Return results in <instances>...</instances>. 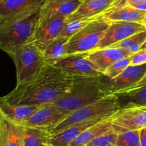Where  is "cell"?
<instances>
[{
    "instance_id": "obj_1",
    "label": "cell",
    "mask_w": 146,
    "mask_h": 146,
    "mask_svg": "<svg viewBox=\"0 0 146 146\" xmlns=\"http://www.w3.org/2000/svg\"><path fill=\"white\" fill-rule=\"evenodd\" d=\"M73 77L54 65L47 64L34 79L17 85L8 95L0 98L16 105H43L54 103L70 91Z\"/></svg>"
},
{
    "instance_id": "obj_2",
    "label": "cell",
    "mask_w": 146,
    "mask_h": 146,
    "mask_svg": "<svg viewBox=\"0 0 146 146\" xmlns=\"http://www.w3.org/2000/svg\"><path fill=\"white\" fill-rule=\"evenodd\" d=\"M41 9L0 18V50L10 55L24 44L30 42Z\"/></svg>"
},
{
    "instance_id": "obj_3",
    "label": "cell",
    "mask_w": 146,
    "mask_h": 146,
    "mask_svg": "<svg viewBox=\"0 0 146 146\" xmlns=\"http://www.w3.org/2000/svg\"><path fill=\"white\" fill-rule=\"evenodd\" d=\"M100 77H73L70 91L52 104L69 114L78 108L102 99L106 95L102 90Z\"/></svg>"
},
{
    "instance_id": "obj_4",
    "label": "cell",
    "mask_w": 146,
    "mask_h": 146,
    "mask_svg": "<svg viewBox=\"0 0 146 146\" xmlns=\"http://www.w3.org/2000/svg\"><path fill=\"white\" fill-rule=\"evenodd\" d=\"M119 110L117 100L113 95L82 107L69 113L64 120L50 130L53 134L74 125L87 123L92 120H102L109 118Z\"/></svg>"
},
{
    "instance_id": "obj_5",
    "label": "cell",
    "mask_w": 146,
    "mask_h": 146,
    "mask_svg": "<svg viewBox=\"0 0 146 146\" xmlns=\"http://www.w3.org/2000/svg\"><path fill=\"white\" fill-rule=\"evenodd\" d=\"M110 22L102 15L88 24L70 37L66 47V55L88 54L96 50Z\"/></svg>"
},
{
    "instance_id": "obj_6",
    "label": "cell",
    "mask_w": 146,
    "mask_h": 146,
    "mask_svg": "<svg viewBox=\"0 0 146 146\" xmlns=\"http://www.w3.org/2000/svg\"><path fill=\"white\" fill-rule=\"evenodd\" d=\"M17 71V85L35 78L46 64L43 53L32 42L24 44L11 54Z\"/></svg>"
},
{
    "instance_id": "obj_7",
    "label": "cell",
    "mask_w": 146,
    "mask_h": 146,
    "mask_svg": "<svg viewBox=\"0 0 146 146\" xmlns=\"http://www.w3.org/2000/svg\"><path fill=\"white\" fill-rule=\"evenodd\" d=\"M145 74L146 64H130L113 79H108L103 75L100 78L104 93L108 96L135 86Z\"/></svg>"
},
{
    "instance_id": "obj_8",
    "label": "cell",
    "mask_w": 146,
    "mask_h": 146,
    "mask_svg": "<svg viewBox=\"0 0 146 146\" xmlns=\"http://www.w3.org/2000/svg\"><path fill=\"white\" fill-rule=\"evenodd\" d=\"M113 129L117 133L146 127V106L118 110L109 117Z\"/></svg>"
},
{
    "instance_id": "obj_9",
    "label": "cell",
    "mask_w": 146,
    "mask_h": 146,
    "mask_svg": "<svg viewBox=\"0 0 146 146\" xmlns=\"http://www.w3.org/2000/svg\"><path fill=\"white\" fill-rule=\"evenodd\" d=\"M67 19L63 17L41 18L40 16L31 42L42 52L51 42L60 36Z\"/></svg>"
},
{
    "instance_id": "obj_10",
    "label": "cell",
    "mask_w": 146,
    "mask_h": 146,
    "mask_svg": "<svg viewBox=\"0 0 146 146\" xmlns=\"http://www.w3.org/2000/svg\"><path fill=\"white\" fill-rule=\"evenodd\" d=\"M72 77H100L102 73L87 58V54H67L54 64Z\"/></svg>"
},
{
    "instance_id": "obj_11",
    "label": "cell",
    "mask_w": 146,
    "mask_h": 146,
    "mask_svg": "<svg viewBox=\"0 0 146 146\" xmlns=\"http://www.w3.org/2000/svg\"><path fill=\"white\" fill-rule=\"evenodd\" d=\"M146 30L143 24L128 22H111L96 50L105 48L138 32Z\"/></svg>"
},
{
    "instance_id": "obj_12",
    "label": "cell",
    "mask_w": 146,
    "mask_h": 146,
    "mask_svg": "<svg viewBox=\"0 0 146 146\" xmlns=\"http://www.w3.org/2000/svg\"><path fill=\"white\" fill-rule=\"evenodd\" d=\"M67 115L52 104H47L39 107L27 120L19 125L44 127L50 130L64 120Z\"/></svg>"
},
{
    "instance_id": "obj_13",
    "label": "cell",
    "mask_w": 146,
    "mask_h": 146,
    "mask_svg": "<svg viewBox=\"0 0 146 146\" xmlns=\"http://www.w3.org/2000/svg\"><path fill=\"white\" fill-rule=\"evenodd\" d=\"M131 54V53L123 48L108 47L88 53L87 58L103 75L104 72L115 62L123 57H129Z\"/></svg>"
},
{
    "instance_id": "obj_14",
    "label": "cell",
    "mask_w": 146,
    "mask_h": 146,
    "mask_svg": "<svg viewBox=\"0 0 146 146\" xmlns=\"http://www.w3.org/2000/svg\"><path fill=\"white\" fill-rule=\"evenodd\" d=\"M123 0H85L75 13L67 20L85 17H98L102 16L115 7Z\"/></svg>"
},
{
    "instance_id": "obj_15",
    "label": "cell",
    "mask_w": 146,
    "mask_h": 146,
    "mask_svg": "<svg viewBox=\"0 0 146 146\" xmlns=\"http://www.w3.org/2000/svg\"><path fill=\"white\" fill-rule=\"evenodd\" d=\"M146 16V11L140 10L127 5L125 0H123L117 6L113 8L103 15L110 22H128L143 24Z\"/></svg>"
},
{
    "instance_id": "obj_16",
    "label": "cell",
    "mask_w": 146,
    "mask_h": 146,
    "mask_svg": "<svg viewBox=\"0 0 146 146\" xmlns=\"http://www.w3.org/2000/svg\"><path fill=\"white\" fill-rule=\"evenodd\" d=\"M50 0H3L0 2V18L13 16L43 7Z\"/></svg>"
},
{
    "instance_id": "obj_17",
    "label": "cell",
    "mask_w": 146,
    "mask_h": 146,
    "mask_svg": "<svg viewBox=\"0 0 146 146\" xmlns=\"http://www.w3.org/2000/svg\"><path fill=\"white\" fill-rule=\"evenodd\" d=\"M85 0H62L52 2L50 0L40 12V17H63L68 18L75 13Z\"/></svg>"
},
{
    "instance_id": "obj_18",
    "label": "cell",
    "mask_w": 146,
    "mask_h": 146,
    "mask_svg": "<svg viewBox=\"0 0 146 146\" xmlns=\"http://www.w3.org/2000/svg\"><path fill=\"white\" fill-rule=\"evenodd\" d=\"M119 110L146 106V85L134 87L114 94Z\"/></svg>"
},
{
    "instance_id": "obj_19",
    "label": "cell",
    "mask_w": 146,
    "mask_h": 146,
    "mask_svg": "<svg viewBox=\"0 0 146 146\" xmlns=\"http://www.w3.org/2000/svg\"><path fill=\"white\" fill-rule=\"evenodd\" d=\"M41 105H16L0 100V114L17 125H22Z\"/></svg>"
},
{
    "instance_id": "obj_20",
    "label": "cell",
    "mask_w": 146,
    "mask_h": 146,
    "mask_svg": "<svg viewBox=\"0 0 146 146\" xmlns=\"http://www.w3.org/2000/svg\"><path fill=\"white\" fill-rule=\"evenodd\" d=\"M100 120H92L70 126L60 131L51 134L50 146H69L82 131Z\"/></svg>"
},
{
    "instance_id": "obj_21",
    "label": "cell",
    "mask_w": 146,
    "mask_h": 146,
    "mask_svg": "<svg viewBox=\"0 0 146 146\" xmlns=\"http://www.w3.org/2000/svg\"><path fill=\"white\" fill-rule=\"evenodd\" d=\"M0 146H23L20 126L0 114Z\"/></svg>"
},
{
    "instance_id": "obj_22",
    "label": "cell",
    "mask_w": 146,
    "mask_h": 146,
    "mask_svg": "<svg viewBox=\"0 0 146 146\" xmlns=\"http://www.w3.org/2000/svg\"><path fill=\"white\" fill-rule=\"evenodd\" d=\"M19 126L23 146H50L51 133L47 128Z\"/></svg>"
},
{
    "instance_id": "obj_23",
    "label": "cell",
    "mask_w": 146,
    "mask_h": 146,
    "mask_svg": "<svg viewBox=\"0 0 146 146\" xmlns=\"http://www.w3.org/2000/svg\"><path fill=\"white\" fill-rule=\"evenodd\" d=\"M113 128L109 118L104 119L82 131L69 146H85L100 135Z\"/></svg>"
},
{
    "instance_id": "obj_24",
    "label": "cell",
    "mask_w": 146,
    "mask_h": 146,
    "mask_svg": "<svg viewBox=\"0 0 146 146\" xmlns=\"http://www.w3.org/2000/svg\"><path fill=\"white\" fill-rule=\"evenodd\" d=\"M70 38L59 36L50 43L42 51L46 64L54 65L66 55V47Z\"/></svg>"
},
{
    "instance_id": "obj_25",
    "label": "cell",
    "mask_w": 146,
    "mask_h": 146,
    "mask_svg": "<svg viewBox=\"0 0 146 146\" xmlns=\"http://www.w3.org/2000/svg\"><path fill=\"white\" fill-rule=\"evenodd\" d=\"M146 42V30L138 32L110 47L123 48L131 54L139 51Z\"/></svg>"
},
{
    "instance_id": "obj_26",
    "label": "cell",
    "mask_w": 146,
    "mask_h": 146,
    "mask_svg": "<svg viewBox=\"0 0 146 146\" xmlns=\"http://www.w3.org/2000/svg\"><path fill=\"white\" fill-rule=\"evenodd\" d=\"M98 17H98L78 18V19L67 20L64 23V26H63L60 36L70 38L73 35L78 33L80 30L86 27L88 24L90 23L95 19H98Z\"/></svg>"
},
{
    "instance_id": "obj_27",
    "label": "cell",
    "mask_w": 146,
    "mask_h": 146,
    "mask_svg": "<svg viewBox=\"0 0 146 146\" xmlns=\"http://www.w3.org/2000/svg\"><path fill=\"white\" fill-rule=\"evenodd\" d=\"M116 146H141L140 130H131L117 134Z\"/></svg>"
},
{
    "instance_id": "obj_28",
    "label": "cell",
    "mask_w": 146,
    "mask_h": 146,
    "mask_svg": "<svg viewBox=\"0 0 146 146\" xmlns=\"http://www.w3.org/2000/svg\"><path fill=\"white\" fill-rule=\"evenodd\" d=\"M117 134L112 128L94 138L85 146H116Z\"/></svg>"
},
{
    "instance_id": "obj_29",
    "label": "cell",
    "mask_w": 146,
    "mask_h": 146,
    "mask_svg": "<svg viewBox=\"0 0 146 146\" xmlns=\"http://www.w3.org/2000/svg\"><path fill=\"white\" fill-rule=\"evenodd\" d=\"M130 65V58L129 57H123L110 66L103 73V75L108 79H113L119 75L126 67Z\"/></svg>"
},
{
    "instance_id": "obj_30",
    "label": "cell",
    "mask_w": 146,
    "mask_h": 146,
    "mask_svg": "<svg viewBox=\"0 0 146 146\" xmlns=\"http://www.w3.org/2000/svg\"><path fill=\"white\" fill-rule=\"evenodd\" d=\"M131 65H140L146 64V49H140L139 51L130 56Z\"/></svg>"
},
{
    "instance_id": "obj_31",
    "label": "cell",
    "mask_w": 146,
    "mask_h": 146,
    "mask_svg": "<svg viewBox=\"0 0 146 146\" xmlns=\"http://www.w3.org/2000/svg\"><path fill=\"white\" fill-rule=\"evenodd\" d=\"M140 145L146 146V127L140 130Z\"/></svg>"
},
{
    "instance_id": "obj_32",
    "label": "cell",
    "mask_w": 146,
    "mask_h": 146,
    "mask_svg": "<svg viewBox=\"0 0 146 146\" xmlns=\"http://www.w3.org/2000/svg\"><path fill=\"white\" fill-rule=\"evenodd\" d=\"M125 2L127 5H130V6L135 7V5H139V4L146 2V0H125Z\"/></svg>"
},
{
    "instance_id": "obj_33",
    "label": "cell",
    "mask_w": 146,
    "mask_h": 146,
    "mask_svg": "<svg viewBox=\"0 0 146 146\" xmlns=\"http://www.w3.org/2000/svg\"><path fill=\"white\" fill-rule=\"evenodd\" d=\"M133 7L136 8L137 9H140V10H144L146 11V2H143V3L139 4V5H135Z\"/></svg>"
},
{
    "instance_id": "obj_34",
    "label": "cell",
    "mask_w": 146,
    "mask_h": 146,
    "mask_svg": "<svg viewBox=\"0 0 146 146\" xmlns=\"http://www.w3.org/2000/svg\"><path fill=\"white\" fill-rule=\"evenodd\" d=\"M146 85V74L145 75V76L142 78L141 80H140L136 85Z\"/></svg>"
},
{
    "instance_id": "obj_35",
    "label": "cell",
    "mask_w": 146,
    "mask_h": 146,
    "mask_svg": "<svg viewBox=\"0 0 146 146\" xmlns=\"http://www.w3.org/2000/svg\"><path fill=\"white\" fill-rule=\"evenodd\" d=\"M143 25H145V27H146V16H145V17L144 20H143Z\"/></svg>"
},
{
    "instance_id": "obj_36",
    "label": "cell",
    "mask_w": 146,
    "mask_h": 146,
    "mask_svg": "<svg viewBox=\"0 0 146 146\" xmlns=\"http://www.w3.org/2000/svg\"><path fill=\"white\" fill-rule=\"evenodd\" d=\"M141 49H146V42H145V44H143V47H142Z\"/></svg>"
},
{
    "instance_id": "obj_37",
    "label": "cell",
    "mask_w": 146,
    "mask_h": 146,
    "mask_svg": "<svg viewBox=\"0 0 146 146\" xmlns=\"http://www.w3.org/2000/svg\"><path fill=\"white\" fill-rule=\"evenodd\" d=\"M52 2H60V1H62V0H51Z\"/></svg>"
},
{
    "instance_id": "obj_38",
    "label": "cell",
    "mask_w": 146,
    "mask_h": 146,
    "mask_svg": "<svg viewBox=\"0 0 146 146\" xmlns=\"http://www.w3.org/2000/svg\"><path fill=\"white\" fill-rule=\"evenodd\" d=\"M2 1H3V0H0V2H2Z\"/></svg>"
}]
</instances>
